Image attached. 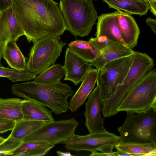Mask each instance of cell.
Returning a JSON list of instances; mask_svg holds the SVG:
<instances>
[{
	"mask_svg": "<svg viewBox=\"0 0 156 156\" xmlns=\"http://www.w3.org/2000/svg\"><path fill=\"white\" fill-rule=\"evenodd\" d=\"M135 52L126 45L113 41L101 51L98 57L89 63L98 70L110 61L133 55Z\"/></svg>",
	"mask_w": 156,
	"mask_h": 156,
	"instance_id": "obj_17",
	"label": "cell"
},
{
	"mask_svg": "<svg viewBox=\"0 0 156 156\" xmlns=\"http://www.w3.org/2000/svg\"><path fill=\"white\" fill-rule=\"evenodd\" d=\"M58 154L60 156H73V155L71 154L69 152H63L60 151H57Z\"/></svg>",
	"mask_w": 156,
	"mask_h": 156,
	"instance_id": "obj_37",
	"label": "cell"
},
{
	"mask_svg": "<svg viewBox=\"0 0 156 156\" xmlns=\"http://www.w3.org/2000/svg\"><path fill=\"white\" fill-rule=\"evenodd\" d=\"M118 11L102 14L98 17L96 37L105 36L110 40L126 45L124 42L118 25Z\"/></svg>",
	"mask_w": 156,
	"mask_h": 156,
	"instance_id": "obj_14",
	"label": "cell"
},
{
	"mask_svg": "<svg viewBox=\"0 0 156 156\" xmlns=\"http://www.w3.org/2000/svg\"><path fill=\"white\" fill-rule=\"evenodd\" d=\"M102 101L100 87L97 85L89 95L85 104V125L90 133L106 131L104 127L103 119L101 114Z\"/></svg>",
	"mask_w": 156,
	"mask_h": 156,
	"instance_id": "obj_11",
	"label": "cell"
},
{
	"mask_svg": "<svg viewBox=\"0 0 156 156\" xmlns=\"http://www.w3.org/2000/svg\"><path fill=\"white\" fill-rule=\"evenodd\" d=\"M110 8L121 11L130 15L140 17L146 15L149 9L148 2L143 0H103Z\"/></svg>",
	"mask_w": 156,
	"mask_h": 156,
	"instance_id": "obj_19",
	"label": "cell"
},
{
	"mask_svg": "<svg viewBox=\"0 0 156 156\" xmlns=\"http://www.w3.org/2000/svg\"><path fill=\"white\" fill-rule=\"evenodd\" d=\"M144 0L146 2H147V1H148V0Z\"/></svg>",
	"mask_w": 156,
	"mask_h": 156,
	"instance_id": "obj_39",
	"label": "cell"
},
{
	"mask_svg": "<svg viewBox=\"0 0 156 156\" xmlns=\"http://www.w3.org/2000/svg\"><path fill=\"white\" fill-rule=\"evenodd\" d=\"M118 11L117 16L118 25L122 37L125 44L132 49L137 44L140 28L131 15L123 11Z\"/></svg>",
	"mask_w": 156,
	"mask_h": 156,
	"instance_id": "obj_15",
	"label": "cell"
},
{
	"mask_svg": "<svg viewBox=\"0 0 156 156\" xmlns=\"http://www.w3.org/2000/svg\"><path fill=\"white\" fill-rule=\"evenodd\" d=\"M113 156H136L135 154L129 153H128L122 151L117 150L116 152H113Z\"/></svg>",
	"mask_w": 156,
	"mask_h": 156,
	"instance_id": "obj_36",
	"label": "cell"
},
{
	"mask_svg": "<svg viewBox=\"0 0 156 156\" xmlns=\"http://www.w3.org/2000/svg\"><path fill=\"white\" fill-rule=\"evenodd\" d=\"M147 24L151 28L155 34H156V20L148 17L146 20Z\"/></svg>",
	"mask_w": 156,
	"mask_h": 156,
	"instance_id": "obj_34",
	"label": "cell"
},
{
	"mask_svg": "<svg viewBox=\"0 0 156 156\" xmlns=\"http://www.w3.org/2000/svg\"><path fill=\"white\" fill-rule=\"evenodd\" d=\"M79 124L74 118L68 120H54L45 123L24 137L22 143L32 141L48 142L55 146L63 144L74 134Z\"/></svg>",
	"mask_w": 156,
	"mask_h": 156,
	"instance_id": "obj_9",
	"label": "cell"
},
{
	"mask_svg": "<svg viewBox=\"0 0 156 156\" xmlns=\"http://www.w3.org/2000/svg\"><path fill=\"white\" fill-rule=\"evenodd\" d=\"M12 0H0V12L12 6Z\"/></svg>",
	"mask_w": 156,
	"mask_h": 156,
	"instance_id": "obj_33",
	"label": "cell"
},
{
	"mask_svg": "<svg viewBox=\"0 0 156 156\" xmlns=\"http://www.w3.org/2000/svg\"><path fill=\"white\" fill-rule=\"evenodd\" d=\"M44 121L22 119L16 122L9 136L20 140L45 124Z\"/></svg>",
	"mask_w": 156,
	"mask_h": 156,
	"instance_id": "obj_25",
	"label": "cell"
},
{
	"mask_svg": "<svg viewBox=\"0 0 156 156\" xmlns=\"http://www.w3.org/2000/svg\"><path fill=\"white\" fill-rule=\"evenodd\" d=\"M68 45L73 52L89 63L93 61L100 54V52L89 41L77 40L70 42Z\"/></svg>",
	"mask_w": 156,
	"mask_h": 156,
	"instance_id": "obj_22",
	"label": "cell"
},
{
	"mask_svg": "<svg viewBox=\"0 0 156 156\" xmlns=\"http://www.w3.org/2000/svg\"><path fill=\"white\" fill-rule=\"evenodd\" d=\"M92 66L66 48L64 62L66 74L64 80L72 82L75 86L82 82Z\"/></svg>",
	"mask_w": 156,
	"mask_h": 156,
	"instance_id": "obj_13",
	"label": "cell"
},
{
	"mask_svg": "<svg viewBox=\"0 0 156 156\" xmlns=\"http://www.w3.org/2000/svg\"></svg>",
	"mask_w": 156,
	"mask_h": 156,
	"instance_id": "obj_40",
	"label": "cell"
},
{
	"mask_svg": "<svg viewBox=\"0 0 156 156\" xmlns=\"http://www.w3.org/2000/svg\"><path fill=\"white\" fill-rule=\"evenodd\" d=\"M149 9L155 16H156V0H148Z\"/></svg>",
	"mask_w": 156,
	"mask_h": 156,
	"instance_id": "obj_35",
	"label": "cell"
},
{
	"mask_svg": "<svg viewBox=\"0 0 156 156\" xmlns=\"http://www.w3.org/2000/svg\"><path fill=\"white\" fill-rule=\"evenodd\" d=\"M11 90L14 94L37 102L49 108L57 115L68 111V99L73 94L70 87L60 82L52 84L33 81L14 84Z\"/></svg>",
	"mask_w": 156,
	"mask_h": 156,
	"instance_id": "obj_2",
	"label": "cell"
},
{
	"mask_svg": "<svg viewBox=\"0 0 156 156\" xmlns=\"http://www.w3.org/2000/svg\"><path fill=\"white\" fill-rule=\"evenodd\" d=\"M5 140V139L3 137L0 136V144L4 141Z\"/></svg>",
	"mask_w": 156,
	"mask_h": 156,
	"instance_id": "obj_38",
	"label": "cell"
},
{
	"mask_svg": "<svg viewBox=\"0 0 156 156\" xmlns=\"http://www.w3.org/2000/svg\"><path fill=\"white\" fill-rule=\"evenodd\" d=\"M59 6L66 30L76 37L88 35L98 19L91 0H60Z\"/></svg>",
	"mask_w": 156,
	"mask_h": 156,
	"instance_id": "obj_4",
	"label": "cell"
},
{
	"mask_svg": "<svg viewBox=\"0 0 156 156\" xmlns=\"http://www.w3.org/2000/svg\"><path fill=\"white\" fill-rule=\"evenodd\" d=\"M133 54L110 61L98 70L96 82L103 101L109 98L123 82L133 62Z\"/></svg>",
	"mask_w": 156,
	"mask_h": 156,
	"instance_id": "obj_8",
	"label": "cell"
},
{
	"mask_svg": "<svg viewBox=\"0 0 156 156\" xmlns=\"http://www.w3.org/2000/svg\"><path fill=\"white\" fill-rule=\"evenodd\" d=\"M156 108V70L152 69L127 93L118 109L133 113Z\"/></svg>",
	"mask_w": 156,
	"mask_h": 156,
	"instance_id": "obj_6",
	"label": "cell"
},
{
	"mask_svg": "<svg viewBox=\"0 0 156 156\" xmlns=\"http://www.w3.org/2000/svg\"><path fill=\"white\" fill-rule=\"evenodd\" d=\"M126 112L124 122L118 128V143H156V108L136 114Z\"/></svg>",
	"mask_w": 156,
	"mask_h": 156,
	"instance_id": "obj_5",
	"label": "cell"
},
{
	"mask_svg": "<svg viewBox=\"0 0 156 156\" xmlns=\"http://www.w3.org/2000/svg\"><path fill=\"white\" fill-rule=\"evenodd\" d=\"M23 100L19 98H0V119L19 121L23 119L21 106Z\"/></svg>",
	"mask_w": 156,
	"mask_h": 156,
	"instance_id": "obj_21",
	"label": "cell"
},
{
	"mask_svg": "<svg viewBox=\"0 0 156 156\" xmlns=\"http://www.w3.org/2000/svg\"><path fill=\"white\" fill-rule=\"evenodd\" d=\"M12 2L28 42L51 35L60 36L66 30L59 4L53 0H12Z\"/></svg>",
	"mask_w": 156,
	"mask_h": 156,
	"instance_id": "obj_1",
	"label": "cell"
},
{
	"mask_svg": "<svg viewBox=\"0 0 156 156\" xmlns=\"http://www.w3.org/2000/svg\"><path fill=\"white\" fill-rule=\"evenodd\" d=\"M21 140L9 136L0 144V155H12L22 144Z\"/></svg>",
	"mask_w": 156,
	"mask_h": 156,
	"instance_id": "obj_27",
	"label": "cell"
},
{
	"mask_svg": "<svg viewBox=\"0 0 156 156\" xmlns=\"http://www.w3.org/2000/svg\"><path fill=\"white\" fill-rule=\"evenodd\" d=\"M21 108L23 119L42 121L46 123L54 120L50 110L34 101L26 99L23 100Z\"/></svg>",
	"mask_w": 156,
	"mask_h": 156,
	"instance_id": "obj_18",
	"label": "cell"
},
{
	"mask_svg": "<svg viewBox=\"0 0 156 156\" xmlns=\"http://www.w3.org/2000/svg\"><path fill=\"white\" fill-rule=\"evenodd\" d=\"M36 75L27 70H17L4 67L0 64V77H6L13 82L32 80Z\"/></svg>",
	"mask_w": 156,
	"mask_h": 156,
	"instance_id": "obj_26",
	"label": "cell"
},
{
	"mask_svg": "<svg viewBox=\"0 0 156 156\" xmlns=\"http://www.w3.org/2000/svg\"><path fill=\"white\" fill-rule=\"evenodd\" d=\"M154 66L153 59L146 53L135 51L130 68L123 82L108 99L102 101L101 112L104 117L116 115L118 109L128 92Z\"/></svg>",
	"mask_w": 156,
	"mask_h": 156,
	"instance_id": "obj_3",
	"label": "cell"
},
{
	"mask_svg": "<svg viewBox=\"0 0 156 156\" xmlns=\"http://www.w3.org/2000/svg\"><path fill=\"white\" fill-rule=\"evenodd\" d=\"M54 147L50 146L46 148L39 149L35 150L27 151L20 153L16 156H43L47 154L49 151Z\"/></svg>",
	"mask_w": 156,
	"mask_h": 156,
	"instance_id": "obj_30",
	"label": "cell"
},
{
	"mask_svg": "<svg viewBox=\"0 0 156 156\" xmlns=\"http://www.w3.org/2000/svg\"><path fill=\"white\" fill-rule=\"evenodd\" d=\"M115 145H108L105 146L101 148L99 151L102 153L97 152L96 154L97 156H113V150Z\"/></svg>",
	"mask_w": 156,
	"mask_h": 156,
	"instance_id": "obj_32",
	"label": "cell"
},
{
	"mask_svg": "<svg viewBox=\"0 0 156 156\" xmlns=\"http://www.w3.org/2000/svg\"><path fill=\"white\" fill-rule=\"evenodd\" d=\"M2 57L11 68L19 70H26V58L18 46L16 41H9L6 44Z\"/></svg>",
	"mask_w": 156,
	"mask_h": 156,
	"instance_id": "obj_20",
	"label": "cell"
},
{
	"mask_svg": "<svg viewBox=\"0 0 156 156\" xmlns=\"http://www.w3.org/2000/svg\"><path fill=\"white\" fill-rule=\"evenodd\" d=\"M101 52L105 48L114 41L105 36H100L95 38L91 37L89 40Z\"/></svg>",
	"mask_w": 156,
	"mask_h": 156,
	"instance_id": "obj_29",
	"label": "cell"
},
{
	"mask_svg": "<svg viewBox=\"0 0 156 156\" xmlns=\"http://www.w3.org/2000/svg\"><path fill=\"white\" fill-rule=\"evenodd\" d=\"M98 69L92 68L86 75L80 87L71 99L68 109L76 111L82 105L91 92L97 82Z\"/></svg>",
	"mask_w": 156,
	"mask_h": 156,
	"instance_id": "obj_16",
	"label": "cell"
},
{
	"mask_svg": "<svg viewBox=\"0 0 156 156\" xmlns=\"http://www.w3.org/2000/svg\"><path fill=\"white\" fill-rule=\"evenodd\" d=\"M16 122L13 120L0 119V134L12 130Z\"/></svg>",
	"mask_w": 156,
	"mask_h": 156,
	"instance_id": "obj_31",
	"label": "cell"
},
{
	"mask_svg": "<svg viewBox=\"0 0 156 156\" xmlns=\"http://www.w3.org/2000/svg\"><path fill=\"white\" fill-rule=\"evenodd\" d=\"M65 74L64 66L59 64H54L40 73L33 82L44 84L55 83L60 82Z\"/></svg>",
	"mask_w": 156,
	"mask_h": 156,
	"instance_id": "obj_24",
	"label": "cell"
},
{
	"mask_svg": "<svg viewBox=\"0 0 156 156\" xmlns=\"http://www.w3.org/2000/svg\"><path fill=\"white\" fill-rule=\"evenodd\" d=\"M120 139L119 136L107 131L100 133H90L84 136L74 134L64 142L67 150L78 151H88L92 152L97 151L107 145H115Z\"/></svg>",
	"mask_w": 156,
	"mask_h": 156,
	"instance_id": "obj_10",
	"label": "cell"
},
{
	"mask_svg": "<svg viewBox=\"0 0 156 156\" xmlns=\"http://www.w3.org/2000/svg\"><path fill=\"white\" fill-rule=\"evenodd\" d=\"M54 146L49 143L44 141H32L22 143L21 145L14 151L12 155L16 156L21 153Z\"/></svg>",
	"mask_w": 156,
	"mask_h": 156,
	"instance_id": "obj_28",
	"label": "cell"
},
{
	"mask_svg": "<svg viewBox=\"0 0 156 156\" xmlns=\"http://www.w3.org/2000/svg\"><path fill=\"white\" fill-rule=\"evenodd\" d=\"M114 147L117 151L135 154L136 156L156 155V143H130L116 144Z\"/></svg>",
	"mask_w": 156,
	"mask_h": 156,
	"instance_id": "obj_23",
	"label": "cell"
},
{
	"mask_svg": "<svg viewBox=\"0 0 156 156\" xmlns=\"http://www.w3.org/2000/svg\"><path fill=\"white\" fill-rule=\"evenodd\" d=\"M60 37L46 36L33 42L27 62V70L37 75L54 64L66 44Z\"/></svg>",
	"mask_w": 156,
	"mask_h": 156,
	"instance_id": "obj_7",
	"label": "cell"
},
{
	"mask_svg": "<svg viewBox=\"0 0 156 156\" xmlns=\"http://www.w3.org/2000/svg\"><path fill=\"white\" fill-rule=\"evenodd\" d=\"M24 31L17 21L12 6L0 12V63L7 42L16 41Z\"/></svg>",
	"mask_w": 156,
	"mask_h": 156,
	"instance_id": "obj_12",
	"label": "cell"
}]
</instances>
